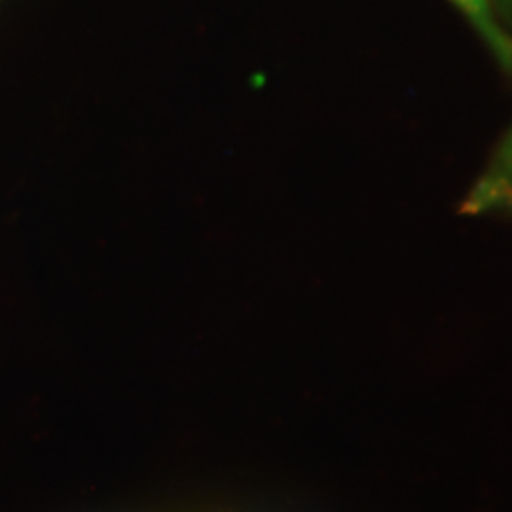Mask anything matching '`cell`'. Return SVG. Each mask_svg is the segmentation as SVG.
I'll return each mask as SVG.
<instances>
[{
	"label": "cell",
	"instance_id": "obj_3",
	"mask_svg": "<svg viewBox=\"0 0 512 512\" xmlns=\"http://www.w3.org/2000/svg\"><path fill=\"white\" fill-rule=\"evenodd\" d=\"M501 2H505V4H512V0H501Z\"/></svg>",
	"mask_w": 512,
	"mask_h": 512
},
{
	"label": "cell",
	"instance_id": "obj_2",
	"mask_svg": "<svg viewBox=\"0 0 512 512\" xmlns=\"http://www.w3.org/2000/svg\"><path fill=\"white\" fill-rule=\"evenodd\" d=\"M475 25L478 35L490 46L503 69L512 71V38L497 25L488 0H452Z\"/></svg>",
	"mask_w": 512,
	"mask_h": 512
},
{
	"label": "cell",
	"instance_id": "obj_1",
	"mask_svg": "<svg viewBox=\"0 0 512 512\" xmlns=\"http://www.w3.org/2000/svg\"><path fill=\"white\" fill-rule=\"evenodd\" d=\"M503 207H512V131L497 150L494 162L461 203V213L482 215Z\"/></svg>",
	"mask_w": 512,
	"mask_h": 512
}]
</instances>
